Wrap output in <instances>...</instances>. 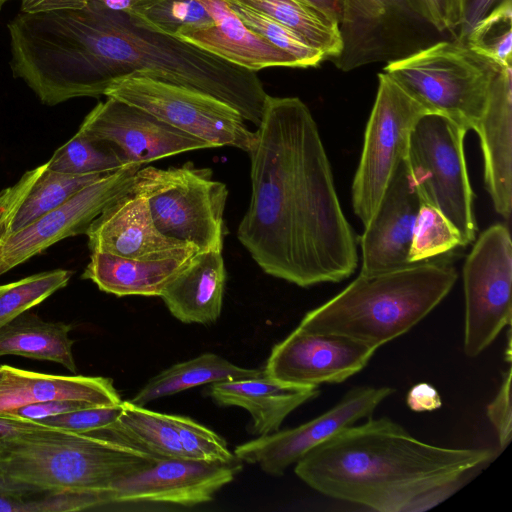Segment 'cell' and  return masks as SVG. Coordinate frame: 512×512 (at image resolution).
Masks as SVG:
<instances>
[{
    "instance_id": "cell-1",
    "label": "cell",
    "mask_w": 512,
    "mask_h": 512,
    "mask_svg": "<svg viewBox=\"0 0 512 512\" xmlns=\"http://www.w3.org/2000/svg\"><path fill=\"white\" fill-rule=\"evenodd\" d=\"M247 153L251 195L237 238L263 272L300 287L353 274L355 233L306 104L268 95Z\"/></svg>"
},
{
    "instance_id": "cell-2",
    "label": "cell",
    "mask_w": 512,
    "mask_h": 512,
    "mask_svg": "<svg viewBox=\"0 0 512 512\" xmlns=\"http://www.w3.org/2000/svg\"><path fill=\"white\" fill-rule=\"evenodd\" d=\"M493 457L491 449L432 445L389 418H370L315 447L294 470L325 496L380 512H410L424 493L464 481Z\"/></svg>"
},
{
    "instance_id": "cell-3",
    "label": "cell",
    "mask_w": 512,
    "mask_h": 512,
    "mask_svg": "<svg viewBox=\"0 0 512 512\" xmlns=\"http://www.w3.org/2000/svg\"><path fill=\"white\" fill-rule=\"evenodd\" d=\"M83 15L93 49V97L104 95L113 81L139 74L211 95L245 121L260 124L268 94L255 71L92 0L83 7Z\"/></svg>"
},
{
    "instance_id": "cell-4",
    "label": "cell",
    "mask_w": 512,
    "mask_h": 512,
    "mask_svg": "<svg viewBox=\"0 0 512 512\" xmlns=\"http://www.w3.org/2000/svg\"><path fill=\"white\" fill-rule=\"evenodd\" d=\"M160 458L101 430L86 433L45 426L0 444V476L37 492L97 494L110 504L112 488Z\"/></svg>"
},
{
    "instance_id": "cell-5",
    "label": "cell",
    "mask_w": 512,
    "mask_h": 512,
    "mask_svg": "<svg viewBox=\"0 0 512 512\" xmlns=\"http://www.w3.org/2000/svg\"><path fill=\"white\" fill-rule=\"evenodd\" d=\"M457 278L452 264L439 261L359 274L340 293L307 312L298 327L378 349L432 312Z\"/></svg>"
},
{
    "instance_id": "cell-6",
    "label": "cell",
    "mask_w": 512,
    "mask_h": 512,
    "mask_svg": "<svg viewBox=\"0 0 512 512\" xmlns=\"http://www.w3.org/2000/svg\"><path fill=\"white\" fill-rule=\"evenodd\" d=\"M503 66L461 42L440 41L394 59L384 72L429 113L475 130Z\"/></svg>"
},
{
    "instance_id": "cell-7",
    "label": "cell",
    "mask_w": 512,
    "mask_h": 512,
    "mask_svg": "<svg viewBox=\"0 0 512 512\" xmlns=\"http://www.w3.org/2000/svg\"><path fill=\"white\" fill-rule=\"evenodd\" d=\"M212 175L210 168L192 162L167 169L148 166L135 173L130 190L145 199L161 234L199 251H222L228 189Z\"/></svg>"
},
{
    "instance_id": "cell-8",
    "label": "cell",
    "mask_w": 512,
    "mask_h": 512,
    "mask_svg": "<svg viewBox=\"0 0 512 512\" xmlns=\"http://www.w3.org/2000/svg\"><path fill=\"white\" fill-rule=\"evenodd\" d=\"M466 133L442 115L423 114L411 130L406 155L422 201L438 209L452 223L463 246L473 242L477 232L474 193L464 153Z\"/></svg>"
},
{
    "instance_id": "cell-9",
    "label": "cell",
    "mask_w": 512,
    "mask_h": 512,
    "mask_svg": "<svg viewBox=\"0 0 512 512\" xmlns=\"http://www.w3.org/2000/svg\"><path fill=\"white\" fill-rule=\"evenodd\" d=\"M138 107L212 148L248 152L253 134L238 111L198 90L132 74L113 81L105 94Z\"/></svg>"
},
{
    "instance_id": "cell-10",
    "label": "cell",
    "mask_w": 512,
    "mask_h": 512,
    "mask_svg": "<svg viewBox=\"0 0 512 512\" xmlns=\"http://www.w3.org/2000/svg\"><path fill=\"white\" fill-rule=\"evenodd\" d=\"M429 113L389 74H378L375 101L366 125L352 183V207L365 226L399 162L406 158L411 130Z\"/></svg>"
},
{
    "instance_id": "cell-11",
    "label": "cell",
    "mask_w": 512,
    "mask_h": 512,
    "mask_svg": "<svg viewBox=\"0 0 512 512\" xmlns=\"http://www.w3.org/2000/svg\"><path fill=\"white\" fill-rule=\"evenodd\" d=\"M464 352L482 353L511 323L512 242L501 223L485 229L463 266Z\"/></svg>"
},
{
    "instance_id": "cell-12",
    "label": "cell",
    "mask_w": 512,
    "mask_h": 512,
    "mask_svg": "<svg viewBox=\"0 0 512 512\" xmlns=\"http://www.w3.org/2000/svg\"><path fill=\"white\" fill-rule=\"evenodd\" d=\"M141 165L131 164L87 185L58 207L0 239V276L62 239L85 234L92 221L127 193Z\"/></svg>"
},
{
    "instance_id": "cell-13",
    "label": "cell",
    "mask_w": 512,
    "mask_h": 512,
    "mask_svg": "<svg viewBox=\"0 0 512 512\" xmlns=\"http://www.w3.org/2000/svg\"><path fill=\"white\" fill-rule=\"evenodd\" d=\"M393 392L390 387H356L316 418L240 444L234 454L243 463L258 465L268 475L281 476L315 447L361 419L370 417Z\"/></svg>"
},
{
    "instance_id": "cell-14",
    "label": "cell",
    "mask_w": 512,
    "mask_h": 512,
    "mask_svg": "<svg viewBox=\"0 0 512 512\" xmlns=\"http://www.w3.org/2000/svg\"><path fill=\"white\" fill-rule=\"evenodd\" d=\"M377 349L346 337L298 326L277 343L263 369L268 377L300 388L341 383L361 371Z\"/></svg>"
},
{
    "instance_id": "cell-15",
    "label": "cell",
    "mask_w": 512,
    "mask_h": 512,
    "mask_svg": "<svg viewBox=\"0 0 512 512\" xmlns=\"http://www.w3.org/2000/svg\"><path fill=\"white\" fill-rule=\"evenodd\" d=\"M79 130L113 144L130 163L141 166L179 153L212 148L152 114L112 97L99 102Z\"/></svg>"
},
{
    "instance_id": "cell-16",
    "label": "cell",
    "mask_w": 512,
    "mask_h": 512,
    "mask_svg": "<svg viewBox=\"0 0 512 512\" xmlns=\"http://www.w3.org/2000/svg\"><path fill=\"white\" fill-rule=\"evenodd\" d=\"M233 462L191 459H160L119 483L109 495L111 503H163L194 506L209 502L223 486L233 481L243 466Z\"/></svg>"
},
{
    "instance_id": "cell-17",
    "label": "cell",
    "mask_w": 512,
    "mask_h": 512,
    "mask_svg": "<svg viewBox=\"0 0 512 512\" xmlns=\"http://www.w3.org/2000/svg\"><path fill=\"white\" fill-rule=\"evenodd\" d=\"M423 203L406 158L397 165L360 239V274H374L409 265L416 218Z\"/></svg>"
},
{
    "instance_id": "cell-18",
    "label": "cell",
    "mask_w": 512,
    "mask_h": 512,
    "mask_svg": "<svg viewBox=\"0 0 512 512\" xmlns=\"http://www.w3.org/2000/svg\"><path fill=\"white\" fill-rule=\"evenodd\" d=\"M85 235L91 252L130 259L181 258L199 251L194 246L161 234L145 199L131 190L110 203L92 221Z\"/></svg>"
},
{
    "instance_id": "cell-19",
    "label": "cell",
    "mask_w": 512,
    "mask_h": 512,
    "mask_svg": "<svg viewBox=\"0 0 512 512\" xmlns=\"http://www.w3.org/2000/svg\"><path fill=\"white\" fill-rule=\"evenodd\" d=\"M199 1L213 24L182 29L176 37L255 72L268 67H299L292 56L250 30L224 0Z\"/></svg>"
},
{
    "instance_id": "cell-20",
    "label": "cell",
    "mask_w": 512,
    "mask_h": 512,
    "mask_svg": "<svg viewBox=\"0 0 512 512\" xmlns=\"http://www.w3.org/2000/svg\"><path fill=\"white\" fill-rule=\"evenodd\" d=\"M512 69L498 75L475 132L484 160V182L495 211L509 219L512 210Z\"/></svg>"
},
{
    "instance_id": "cell-21",
    "label": "cell",
    "mask_w": 512,
    "mask_h": 512,
    "mask_svg": "<svg viewBox=\"0 0 512 512\" xmlns=\"http://www.w3.org/2000/svg\"><path fill=\"white\" fill-rule=\"evenodd\" d=\"M52 400L84 401L96 407L117 406L123 401L110 378L52 375L0 365V414Z\"/></svg>"
},
{
    "instance_id": "cell-22",
    "label": "cell",
    "mask_w": 512,
    "mask_h": 512,
    "mask_svg": "<svg viewBox=\"0 0 512 512\" xmlns=\"http://www.w3.org/2000/svg\"><path fill=\"white\" fill-rule=\"evenodd\" d=\"M409 14L406 0H345L343 51L336 64L348 71L392 54L395 29Z\"/></svg>"
},
{
    "instance_id": "cell-23",
    "label": "cell",
    "mask_w": 512,
    "mask_h": 512,
    "mask_svg": "<svg viewBox=\"0 0 512 512\" xmlns=\"http://www.w3.org/2000/svg\"><path fill=\"white\" fill-rule=\"evenodd\" d=\"M102 176L59 173L46 163L27 171L0 191V239L24 229Z\"/></svg>"
},
{
    "instance_id": "cell-24",
    "label": "cell",
    "mask_w": 512,
    "mask_h": 512,
    "mask_svg": "<svg viewBox=\"0 0 512 512\" xmlns=\"http://www.w3.org/2000/svg\"><path fill=\"white\" fill-rule=\"evenodd\" d=\"M206 394L219 406H237L252 418L250 433L264 436L279 430L284 419L319 395L318 388L287 385L262 374L258 377L210 384Z\"/></svg>"
},
{
    "instance_id": "cell-25",
    "label": "cell",
    "mask_w": 512,
    "mask_h": 512,
    "mask_svg": "<svg viewBox=\"0 0 512 512\" xmlns=\"http://www.w3.org/2000/svg\"><path fill=\"white\" fill-rule=\"evenodd\" d=\"M225 283L222 251H198L160 297L179 321L211 324L221 315Z\"/></svg>"
},
{
    "instance_id": "cell-26",
    "label": "cell",
    "mask_w": 512,
    "mask_h": 512,
    "mask_svg": "<svg viewBox=\"0 0 512 512\" xmlns=\"http://www.w3.org/2000/svg\"><path fill=\"white\" fill-rule=\"evenodd\" d=\"M191 258L192 256L138 260L105 252H92L82 278L91 280L101 291L118 297H160Z\"/></svg>"
},
{
    "instance_id": "cell-27",
    "label": "cell",
    "mask_w": 512,
    "mask_h": 512,
    "mask_svg": "<svg viewBox=\"0 0 512 512\" xmlns=\"http://www.w3.org/2000/svg\"><path fill=\"white\" fill-rule=\"evenodd\" d=\"M70 330L69 324L46 322L24 312L0 328V356L19 355L56 362L76 373Z\"/></svg>"
},
{
    "instance_id": "cell-28",
    "label": "cell",
    "mask_w": 512,
    "mask_h": 512,
    "mask_svg": "<svg viewBox=\"0 0 512 512\" xmlns=\"http://www.w3.org/2000/svg\"><path fill=\"white\" fill-rule=\"evenodd\" d=\"M264 374L261 369L243 368L214 354L204 353L176 363L152 377L129 401L139 405L187 389L217 382L242 380Z\"/></svg>"
},
{
    "instance_id": "cell-29",
    "label": "cell",
    "mask_w": 512,
    "mask_h": 512,
    "mask_svg": "<svg viewBox=\"0 0 512 512\" xmlns=\"http://www.w3.org/2000/svg\"><path fill=\"white\" fill-rule=\"evenodd\" d=\"M224 1L239 4L270 16L297 33L309 45L321 51L325 58L336 60L343 51L339 27L300 0Z\"/></svg>"
},
{
    "instance_id": "cell-30",
    "label": "cell",
    "mask_w": 512,
    "mask_h": 512,
    "mask_svg": "<svg viewBox=\"0 0 512 512\" xmlns=\"http://www.w3.org/2000/svg\"><path fill=\"white\" fill-rule=\"evenodd\" d=\"M122 438L160 459H187L170 414L155 412L122 401V412L115 423L99 429Z\"/></svg>"
},
{
    "instance_id": "cell-31",
    "label": "cell",
    "mask_w": 512,
    "mask_h": 512,
    "mask_svg": "<svg viewBox=\"0 0 512 512\" xmlns=\"http://www.w3.org/2000/svg\"><path fill=\"white\" fill-rule=\"evenodd\" d=\"M46 164L49 169L59 173L105 175L132 163L113 144L90 137L78 129Z\"/></svg>"
},
{
    "instance_id": "cell-32",
    "label": "cell",
    "mask_w": 512,
    "mask_h": 512,
    "mask_svg": "<svg viewBox=\"0 0 512 512\" xmlns=\"http://www.w3.org/2000/svg\"><path fill=\"white\" fill-rule=\"evenodd\" d=\"M71 274L57 269L0 285V328L65 287Z\"/></svg>"
},
{
    "instance_id": "cell-33",
    "label": "cell",
    "mask_w": 512,
    "mask_h": 512,
    "mask_svg": "<svg viewBox=\"0 0 512 512\" xmlns=\"http://www.w3.org/2000/svg\"><path fill=\"white\" fill-rule=\"evenodd\" d=\"M148 27L177 36L185 28H201L213 24L199 0H140L132 14Z\"/></svg>"
},
{
    "instance_id": "cell-34",
    "label": "cell",
    "mask_w": 512,
    "mask_h": 512,
    "mask_svg": "<svg viewBox=\"0 0 512 512\" xmlns=\"http://www.w3.org/2000/svg\"><path fill=\"white\" fill-rule=\"evenodd\" d=\"M463 44L479 55L511 67L512 0H503L477 22Z\"/></svg>"
},
{
    "instance_id": "cell-35",
    "label": "cell",
    "mask_w": 512,
    "mask_h": 512,
    "mask_svg": "<svg viewBox=\"0 0 512 512\" xmlns=\"http://www.w3.org/2000/svg\"><path fill=\"white\" fill-rule=\"evenodd\" d=\"M457 247H464L459 232L435 207L422 203L416 218L409 263L427 261Z\"/></svg>"
},
{
    "instance_id": "cell-36",
    "label": "cell",
    "mask_w": 512,
    "mask_h": 512,
    "mask_svg": "<svg viewBox=\"0 0 512 512\" xmlns=\"http://www.w3.org/2000/svg\"><path fill=\"white\" fill-rule=\"evenodd\" d=\"M227 3L250 30L292 56L299 68L315 67L326 59L321 51L270 16L239 4Z\"/></svg>"
},
{
    "instance_id": "cell-37",
    "label": "cell",
    "mask_w": 512,
    "mask_h": 512,
    "mask_svg": "<svg viewBox=\"0 0 512 512\" xmlns=\"http://www.w3.org/2000/svg\"><path fill=\"white\" fill-rule=\"evenodd\" d=\"M187 459L205 462H233L238 458L214 431L183 416L170 414Z\"/></svg>"
},
{
    "instance_id": "cell-38",
    "label": "cell",
    "mask_w": 512,
    "mask_h": 512,
    "mask_svg": "<svg viewBox=\"0 0 512 512\" xmlns=\"http://www.w3.org/2000/svg\"><path fill=\"white\" fill-rule=\"evenodd\" d=\"M34 495H0V512H69L107 504L106 499L97 494L45 492L44 496Z\"/></svg>"
},
{
    "instance_id": "cell-39",
    "label": "cell",
    "mask_w": 512,
    "mask_h": 512,
    "mask_svg": "<svg viewBox=\"0 0 512 512\" xmlns=\"http://www.w3.org/2000/svg\"><path fill=\"white\" fill-rule=\"evenodd\" d=\"M122 412V402L117 406L91 407L44 418L39 422L74 432L86 433L109 427Z\"/></svg>"
},
{
    "instance_id": "cell-40",
    "label": "cell",
    "mask_w": 512,
    "mask_h": 512,
    "mask_svg": "<svg viewBox=\"0 0 512 512\" xmlns=\"http://www.w3.org/2000/svg\"><path fill=\"white\" fill-rule=\"evenodd\" d=\"M413 15L427 21L438 31H452L462 25L465 0H406Z\"/></svg>"
},
{
    "instance_id": "cell-41",
    "label": "cell",
    "mask_w": 512,
    "mask_h": 512,
    "mask_svg": "<svg viewBox=\"0 0 512 512\" xmlns=\"http://www.w3.org/2000/svg\"><path fill=\"white\" fill-rule=\"evenodd\" d=\"M511 368L503 373L502 382L493 400L487 406V417L494 427L499 447L505 449L512 436Z\"/></svg>"
},
{
    "instance_id": "cell-42",
    "label": "cell",
    "mask_w": 512,
    "mask_h": 512,
    "mask_svg": "<svg viewBox=\"0 0 512 512\" xmlns=\"http://www.w3.org/2000/svg\"><path fill=\"white\" fill-rule=\"evenodd\" d=\"M91 407L96 406L88 402L77 400H52L21 406L6 414L24 419L40 421L44 418Z\"/></svg>"
},
{
    "instance_id": "cell-43",
    "label": "cell",
    "mask_w": 512,
    "mask_h": 512,
    "mask_svg": "<svg viewBox=\"0 0 512 512\" xmlns=\"http://www.w3.org/2000/svg\"><path fill=\"white\" fill-rule=\"evenodd\" d=\"M406 403L416 412L433 411L442 406L440 394L434 386L426 382L418 383L409 390Z\"/></svg>"
},
{
    "instance_id": "cell-44",
    "label": "cell",
    "mask_w": 512,
    "mask_h": 512,
    "mask_svg": "<svg viewBox=\"0 0 512 512\" xmlns=\"http://www.w3.org/2000/svg\"><path fill=\"white\" fill-rule=\"evenodd\" d=\"M503 0H465V14L460 26L459 42L463 43L465 37L473 26L484 18Z\"/></svg>"
},
{
    "instance_id": "cell-45",
    "label": "cell",
    "mask_w": 512,
    "mask_h": 512,
    "mask_svg": "<svg viewBox=\"0 0 512 512\" xmlns=\"http://www.w3.org/2000/svg\"><path fill=\"white\" fill-rule=\"evenodd\" d=\"M88 0H21V12L37 13L61 9H80Z\"/></svg>"
},
{
    "instance_id": "cell-46",
    "label": "cell",
    "mask_w": 512,
    "mask_h": 512,
    "mask_svg": "<svg viewBox=\"0 0 512 512\" xmlns=\"http://www.w3.org/2000/svg\"><path fill=\"white\" fill-rule=\"evenodd\" d=\"M47 425L34 420L24 419L7 414H0V444L1 442L16 433L31 429H38Z\"/></svg>"
},
{
    "instance_id": "cell-47",
    "label": "cell",
    "mask_w": 512,
    "mask_h": 512,
    "mask_svg": "<svg viewBox=\"0 0 512 512\" xmlns=\"http://www.w3.org/2000/svg\"><path fill=\"white\" fill-rule=\"evenodd\" d=\"M314 8L327 19L340 26L345 8V0H300Z\"/></svg>"
},
{
    "instance_id": "cell-48",
    "label": "cell",
    "mask_w": 512,
    "mask_h": 512,
    "mask_svg": "<svg viewBox=\"0 0 512 512\" xmlns=\"http://www.w3.org/2000/svg\"><path fill=\"white\" fill-rule=\"evenodd\" d=\"M34 494H40V492L0 476V495L29 496Z\"/></svg>"
},
{
    "instance_id": "cell-49",
    "label": "cell",
    "mask_w": 512,
    "mask_h": 512,
    "mask_svg": "<svg viewBox=\"0 0 512 512\" xmlns=\"http://www.w3.org/2000/svg\"><path fill=\"white\" fill-rule=\"evenodd\" d=\"M103 7L117 12L132 14L140 0H92Z\"/></svg>"
},
{
    "instance_id": "cell-50",
    "label": "cell",
    "mask_w": 512,
    "mask_h": 512,
    "mask_svg": "<svg viewBox=\"0 0 512 512\" xmlns=\"http://www.w3.org/2000/svg\"><path fill=\"white\" fill-rule=\"evenodd\" d=\"M6 1H8V0H0V10H1L2 6L4 5V3H5Z\"/></svg>"
}]
</instances>
